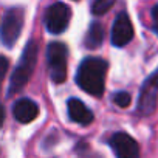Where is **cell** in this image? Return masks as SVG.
Wrapping results in <instances>:
<instances>
[{"instance_id": "obj_1", "label": "cell", "mask_w": 158, "mask_h": 158, "mask_svg": "<svg viewBox=\"0 0 158 158\" xmlns=\"http://www.w3.org/2000/svg\"><path fill=\"white\" fill-rule=\"evenodd\" d=\"M107 74V62L101 57H85L76 73V82L92 96H102Z\"/></svg>"}, {"instance_id": "obj_2", "label": "cell", "mask_w": 158, "mask_h": 158, "mask_svg": "<svg viewBox=\"0 0 158 158\" xmlns=\"http://www.w3.org/2000/svg\"><path fill=\"white\" fill-rule=\"evenodd\" d=\"M37 53H39L37 42L30 40L22 53V57H20L17 67L13 71L11 82H10V95L20 92L30 81V77L34 71V67H36V62H37Z\"/></svg>"}, {"instance_id": "obj_3", "label": "cell", "mask_w": 158, "mask_h": 158, "mask_svg": "<svg viewBox=\"0 0 158 158\" xmlns=\"http://www.w3.org/2000/svg\"><path fill=\"white\" fill-rule=\"evenodd\" d=\"M48 59V71L50 77L54 84H62L67 79V60H68V50L60 42H51L47 50Z\"/></svg>"}, {"instance_id": "obj_4", "label": "cell", "mask_w": 158, "mask_h": 158, "mask_svg": "<svg viewBox=\"0 0 158 158\" xmlns=\"http://www.w3.org/2000/svg\"><path fill=\"white\" fill-rule=\"evenodd\" d=\"M23 19H25V13L20 6L10 8L5 13L2 22V42L5 47H13L17 42L22 33Z\"/></svg>"}, {"instance_id": "obj_5", "label": "cell", "mask_w": 158, "mask_h": 158, "mask_svg": "<svg viewBox=\"0 0 158 158\" xmlns=\"http://www.w3.org/2000/svg\"><path fill=\"white\" fill-rule=\"evenodd\" d=\"M71 19V10L62 2H56L45 11V27L51 34H60L67 30Z\"/></svg>"}, {"instance_id": "obj_6", "label": "cell", "mask_w": 158, "mask_h": 158, "mask_svg": "<svg viewBox=\"0 0 158 158\" xmlns=\"http://www.w3.org/2000/svg\"><path fill=\"white\" fill-rule=\"evenodd\" d=\"M156 101H158V68L152 76H149L139 92V99H138V112L144 116L152 115L153 110L156 109Z\"/></svg>"}, {"instance_id": "obj_7", "label": "cell", "mask_w": 158, "mask_h": 158, "mask_svg": "<svg viewBox=\"0 0 158 158\" xmlns=\"http://www.w3.org/2000/svg\"><path fill=\"white\" fill-rule=\"evenodd\" d=\"M109 143L116 158H139V146L130 135L116 132Z\"/></svg>"}, {"instance_id": "obj_8", "label": "cell", "mask_w": 158, "mask_h": 158, "mask_svg": "<svg viewBox=\"0 0 158 158\" xmlns=\"http://www.w3.org/2000/svg\"><path fill=\"white\" fill-rule=\"evenodd\" d=\"M133 39V27L130 22V17L127 13L121 11L112 27V34H110V40L115 47H124L127 45L130 40Z\"/></svg>"}, {"instance_id": "obj_9", "label": "cell", "mask_w": 158, "mask_h": 158, "mask_svg": "<svg viewBox=\"0 0 158 158\" xmlns=\"http://www.w3.org/2000/svg\"><path fill=\"white\" fill-rule=\"evenodd\" d=\"M13 115H14V118L19 123L28 124V123H31L33 119L37 118V115H39V106L33 99L20 98L13 106Z\"/></svg>"}, {"instance_id": "obj_10", "label": "cell", "mask_w": 158, "mask_h": 158, "mask_svg": "<svg viewBox=\"0 0 158 158\" xmlns=\"http://www.w3.org/2000/svg\"><path fill=\"white\" fill-rule=\"evenodd\" d=\"M68 109V116L71 121L81 124V126H89L93 121V113L92 110L77 98H70L67 102Z\"/></svg>"}, {"instance_id": "obj_11", "label": "cell", "mask_w": 158, "mask_h": 158, "mask_svg": "<svg viewBox=\"0 0 158 158\" xmlns=\"http://www.w3.org/2000/svg\"><path fill=\"white\" fill-rule=\"evenodd\" d=\"M104 42V27L99 22H92L87 37H85V45L90 50H96L102 45Z\"/></svg>"}, {"instance_id": "obj_12", "label": "cell", "mask_w": 158, "mask_h": 158, "mask_svg": "<svg viewBox=\"0 0 158 158\" xmlns=\"http://www.w3.org/2000/svg\"><path fill=\"white\" fill-rule=\"evenodd\" d=\"M113 5H115V0H93V3H92V13L95 16H102Z\"/></svg>"}, {"instance_id": "obj_13", "label": "cell", "mask_w": 158, "mask_h": 158, "mask_svg": "<svg viewBox=\"0 0 158 158\" xmlns=\"http://www.w3.org/2000/svg\"><path fill=\"white\" fill-rule=\"evenodd\" d=\"M130 101H132V96L127 93V92H118L113 95V102L118 106V107H129L130 106Z\"/></svg>"}, {"instance_id": "obj_14", "label": "cell", "mask_w": 158, "mask_h": 158, "mask_svg": "<svg viewBox=\"0 0 158 158\" xmlns=\"http://www.w3.org/2000/svg\"><path fill=\"white\" fill-rule=\"evenodd\" d=\"M150 16H152V28H153V31L158 34V5H155L153 8H152V11H150Z\"/></svg>"}, {"instance_id": "obj_15", "label": "cell", "mask_w": 158, "mask_h": 158, "mask_svg": "<svg viewBox=\"0 0 158 158\" xmlns=\"http://www.w3.org/2000/svg\"><path fill=\"white\" fill-rule=\"evenodd\" d=\"M0 62H2V76H5V73H6V70H8V59L3 56V57H0Z\"/></svg>"}]
</instances>
